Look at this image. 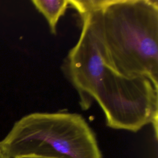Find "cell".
Segmentation results:
<instances>
[{
    "mask_svg": "<svg viewBox=\"0 0 158 158\" xmlns=\"http://www.w3.org/2000/svg\"><path fill=\"white\" fill-rule=\"evenodd\" d=\"M86 10L106 65L126 77L144 76L158 87V1H73Z\"/></svg>",
    "mask_w": 158,
    "mask_h": 158,
    "instance_id": "obj_1",
    "label": "cell"
},
{
    "mask_svg": "<svg viewBox=\"0 0 158 158\" xmlns=\"http://www.w3.org/2000/svg\"><path fill=\"white\" fill-rule=\"evenodd\" d=\"M8 158H102L94 133L76 113L34 112L17 120L0 141Z\"/></svg>",
    "mask_w": 158,
    "mask_h": 158,
    "instance_id": "obj_2",
    "label": "cell"
},
{
    "mask_svg": "<svg viewBox=\"0 0 158 158\" xmlns=\"http://www.w3.org/2000/svg\"><path fill=\"white\" fill-rule=\"evenodd\" d=\"M93 98L108 127L136 132L152 123L157 138L158 87L148 78L123 76L106 66Z\"/></svg>",
    "mask_w": 158,
    "mask_h": 158,
    "instance_id": "obj_3",
    "label": "cell"
},
{
    "mask_svg": "<svg viewBox=\"0 0 158 158\" xmlns=\"http://www.w3.org/2000/svg\"><path fill=\"white\" fill-rule=\"evenodd\" d=\"M80 14L82 25L80 36L70 51L66 61V73L80 98L83 110L88 109L93 95L106 65L99 40L91 25L88 12L74 7Z\"/></svg>",
    "mask_w": 158,
    "mask_h": 158,
    "instance_id": "obj_4",
    "label": "cell"
},
{
    "mask_svg": "<svg viewBox=\"0 0 158 158\" xmlns=\"http://www.w3.org/2000/svg\"><path fill=\"white\" fill-rule=\"evenodd\" d=\"M31 2L45 17L51 32L56 35L57 22L70 6V1L69 0H33Z\"/></svg>",
    "mask_w": 158,
    "mask_h": 158,
    "instance_id": "obj_5",
    "label": "cell"
},
{
    "mask_svg": "<svg viewBox=\"0 0 158 158\" xmlns=\"http://www.w3.org/2000/svg\"><path fill=\"white\" fill-rule=\"evenodd\" d=\"M19 158H64V157H39V156H25Z\"/></svg>",
    "mask_w": 158,
    "mask_h": 158,
    "instance_id": "obj_6",
    "label": "cell"
},
{
    "mask_svg": "<svg viewBox=\"0 0 158 158\" xmlns=\"http://www.w3.org/2000/svg\"><path fill=\"white\" fill-rule=\"evenodd\" d=\"M0 158H8V157L0 150Z\"/></svg>",
    "mask_w": 158,
    "mask_h": 158,
    "instance_id": "obj_7",
    "label": "cell"
}]
</instances>
